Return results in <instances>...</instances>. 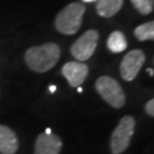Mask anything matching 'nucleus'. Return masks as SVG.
<instances>
[{
	"label": "nucleus",
	"mask_w": 154,
	"mask_h": 154,
	"mask_svg": "<svg viewBox=\"0 0 154 154\" xmlns=\"http://www.w3.org/2000/svg\"><path fill=\"white\" fill-rule=\"evenodd\" d=\"M60 56V47L54 42H48L29 48L25 53V62L32 71L44 73L57 64Z\"/></svg>",
	"instance_id": "1"
},
{
	"label": "nucleus",
	"mask_w": 154,
	"mask_h": 154,
	"mask_svg": "<svg viewBox=\"0 0 154 154\" xmlns=\"http://www.w3.org/2000/svg\"><path fill=\"white\" fill-rule=\"evenodd\" d=\"M86 11L85 5L80 2H72L63 8L56 16L55 26L63 34H75L82 24V17Z\"/></svg>",
	"instance_id": "2"
},
{
	"label": "nucleus",
	"mask_w": 154,
	"mask_h": 154,
	"mask_svg": "<svg viewBox=\"0 0 154 154\" xmlns=\"http://www.w3.org/2000/svg\"><path fill=\"white\" fill-rule=\"evenodd\" d=\"M95 87L100 95V97L112 107L120 109L126 103V96L121 86L113 78L107 75L98 78L95 83Z\"/></svg>",
	"instance_id": "3"
},
{
	"label": "nucleus",
	"mask_w": 154,
	"mask_h": 154,
	"mask_svg": "<svg viewBox=\"0 0 154 154\" xmlns=\"http://www.w3.org/2000/svg\"><path fill=\"white\" fill-rule=\"evenodd\" d=\"M135 131V120L130 116H123L111 135V152L112 154H121L125 152L131 142Z\"/></svg>",
	"instance_id": "4"
},
{
	"label": "nucleus",
	"mask_w": 154,
	"mask_h": 154,
	"mask_svg": "<svg viewBox=\"0 0 154 154\" xmlns=\"http://www.w3.org/2000/svg\"><path fill=\"white\" fill-rule=\"evenodd\" d=\"M98 32L96 30H88L78 39L71 47V54L78 61H87L89 60L98 42Z\"/></svg>",
	"instance_id": "5"
},
{
	"label": "nucleus",
	"mask_w": 154,
	"mask_h": 154,
	"mask_svg": "<svg viewBox=\"0 0 154 154\" xmlns=\"http://www.w3.org/2000/svg\"><path fill=\"white\" fill-rule=\"evenodd\" d=\"M145 62V54L142 50L134 49L129 51L121 62L120 73L126 81H132L137 77L140 67Z\"/></svg>",
	"instance_id": "6"
},
{
	"label": "nucleus",
	"mask_w": 154,
	"mask_h": 154,
	"mask_svg": "<svg viewBox=\"0 0 154 154\" xmlns=\"http://www.w3.org/2000/svg\"><path fill=\"white\" fill-rule=\"evenodd\" d=\"M62 74L71 87H80L88 75V66L80 62H69L62 67Z\"/></svg>",
	"instance_id": "7"
},
{
	"label": "nucleus",
	"mask_w": 154,
	"mask_h": 154,
	"mask_svg": "<svg viewBox=\"0 0 154 154\" xmlns=\"http://www.w3.org/2000/svg\"><path fill=\"white\" fill-rule=\"evenodd\" d=\"M62 149V140L58 136L42 132L37 138L34 154H60Z\"/></svg>",
	"instance_id": "8"
},
{
	"label": "nucleus",
	"mask_w": 154,
	"mask_h": 154,
	"mask_svg": "<svg viewBox=\"0 0 154 154\" xmlns=\"http://www.w3.org/2000/svg\"><path fill=\"white\" fill-rule=\"evenodd\" d=\"M18 149V138L9 127L0 125V153L15 154Z\"/></svg>",
	"instance_id": "9"
},
{
	"label": "nucleus",
	"mask_w": 154,
	"mask_h": 154,
	"mask_svg": "<svg viewBox=\"0 0 154 154\" xmlns=\"http://www.w3.org/2000/svg\"><path fill=\"white\" fill-rule=\"evenodd\" d=\"M123 0H97L96 9L99 16L109 18L114 16L121 9Z\"/></svg>",
	"instance_id": "10"
},
{
	"label": "nucleus",
	"mask_w": 154,
	"mask_h": 154,
	"mask_svg": "<svg viewBox=\"0 0 154 154\" xmlns=\"http://www.w3.org/2000/svg\"><path fill=\"white\" fill-rule=\"evenodd\" d=\"M127 40L125 34L120 31H114L110 34V37L107 39V48L112 53H122L123 50H126Z\"/></svg>",
	"instance_id": "11"
},
{
	"label": "nucleus",
	"mask_w": 154,
	"mask_h": 154,
	"mask_svg": "<svg viewBox=\"0 0 154 154\" xmlns=\"http://www.w3.org/2000/svg\"><path fill=\"white\" fill-rule=\"evenodd\" d=\"M135 37L139 41H145V40H153L154 39V22L144 23L135 29Z\"/></svg>",
	"instance_id": "12"
},
{
	"label": "nucleus",
	"mask_w": 154,
	"mask_h": 154,
	"mask_svg": "<svg viewBox=\"0 0 154 154\" xmlns=\"http://www.w3.org/2000/svg\"><path fill=\"white\" fill-rule=\"evenodd\" d=\"M131 2L142 15H149L153 11V0H131Z\"/></svg>",
	"instance_id": "13"
},
{
	"label": "nucleus",
	"mask_w": 154,
	"mask_h": 154,
	"mask_svg": "<svg viewBox=\"0 0 154 154\" xmlns=\"http://www.w3.org/2000/svg\"><path fill=\"white\" fill-rule=\"evenodd\" d=\"M145 110H146V113H147L149 116H154V100L153 99H149V102L146 103Z\"/></svg>",
	"instance_id": "14"
},
{
	"label": "nucleus",
	"mask_w": 154,
	"mask_h": 154,
	"mask_svg": "<svg viewBox=\"0 0 154 154\" xmlns=\"http://www.w3.org/2000/svg\"><path fill=\"white\" fill-rule=\"evenodd\" d=\"M49 90L51 94H54L56 91V86H54V85H51V86H49Z\"/></svg>",
	"instance_id": "15"
},
{
	"label": "nucleus",
	"mask_w": 154,
	"mask_h": 154,
	"mask_svg": "<svg viewBox=\"0 0 154 154\" xmlns=\"http://www.w3.org/2000/svg\"><path fill=\"white\" fill-rule=\"evenodd\" d=\"M147 72H149L151 75H153V70L152 69H147Z\"/></svg>",
	"instance_id": "16"
},
{
	"label": "nucleus",
	"mask_w": 154,
	"mask_h": 154,
	"mask_svg": "<svg viewBox=\"0 0 154 154\" xmlns=\"http://www.w3.org/2000/svg\"><path fill=\"white\" fill-rule=\"evenodd\" d=\"M83 2H94V1H97V0H82Z\"/></svg>",
	"instance_id": "17"
},
{
	"label": "nucleus",
	"mask_w": 154,
	"mask_h": 154,
	"mask_svg": "<svg viewBox=\"0 0 154 154\" xmlns=\"http://www.w3.org/2000/svg\"><path fill=\"white\" fill-rule=\"evenodd\" d=\"M45 132H46V134H51V130H50L49 128H47V129H46V131H45Z\"/></svg>",
	"instance_id": "18"
},
{
	"label": "nucleus",
	"mask_w": 154,
	"mask_h": 154,
	"mask_svg": "<svg viewBox=\"0 0 154 154\" xmlns=\"http://www.w3.org/2000/svg\"><path fill=\"white\" fill-rule=\"evenodd\" d=\"M78 93H82V88L81 87H78Z\"/></svg>",
	"instance_id": "19"
}]
</instances>
